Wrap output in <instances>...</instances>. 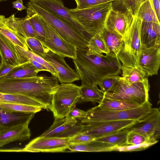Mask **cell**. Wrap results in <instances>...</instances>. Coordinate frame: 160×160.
Returning <instances> with one entry per match:
<instances>
[{"label": "cell", "instance_id": "6da1fadb", "mask_svg": "<svg viewBox=\"0 0 160 160\" xmlns=\"http://www.w3.org/2000/svg\"><path fill=\"white\" fill-rule=\"evenodd\" d=\"M58 81L55 76L40 75L28 78H0V92L31 97L52 111L53 94Z\"/></svg>", "mask_w": 160, "mask_h": 160}, {"label": "cell", "instance_id": "7a4b0ae2", "mask_svg": "<svg viewBox=\"0 0 160 160\" xmlns=\"http://www.w3.org/2000/svg\"><path fill=\"white\" fill-rule=\"evenodd\" d=\"M73 62L81 85H97L104 77L122 73V64L118 58L92 53L87 48H77L76 57Z\"/></svg>", "mask_w": 160, "mask_h": 160}, {"label": "cell", "instance_id": "3957f363", "mask_svg": "<svg viewBox=\"0 0 160 160\" xmlns=\"http://www.w3.org/2000/svg\"><path fill=\"white\" fill-rule=\"evenodd\" d=\"M154 109L149 101L138 107L122 110L104 109L97 106L87 111L86 117L79 121L82 124L126 120L139 121L149 115Z\"/></svg>", "mask_w": 160, "mask_h": 160}, {"label": "cell", "instance_id": "277c9868", "mask_svg": "<svg viewBox=\"0 0 160 160\" xmlns=\"http://www.w3.org/2000/svg\"><path fill=\"white\" fill-rule=\"evenodd\" d=\"M112 2L93 5L83 9H68L71 16L92 38L102 32L107 17L113 8Z\"/></svg>", "mask_w": 160, "mask_h": 160}, {"label": "cell", "instance_id": "5b68a950", "mask_svg": "<svg viewBox=\"0 0 160 160\" xmlns=\"http://www.w3.org/2000/svg\"><path fill=\"white\" fill-rule=\"evenodd\" d=\"M40 16L60 36L77 49L87 48L90 39L87 35L37 5L29 1L27 4Z\"/></svg>", "mask_w": 160, "mask_h": 160}, {"label": "cell", "instance_id": "8992f818", "mask_svg": "<svg viewBox=\"0 0 160 160\" xmlns=\"http://www.w3.org/2000/svg\"><path fill=\"white\" fill-rule=\"evenodd\" d=\"M150 87L148 78L142 82L130 83L121 76L115 86L104 94L103 98L141 106L149 101Z\"/></svg>", "mask_w": 160, "mask_h": 160}, {"label": "cell", "instance_id": "52a82bcc", "mask_svg": "<svg viewBox=\"0 0 160 160\" xmlns=\"http://www.w3.org/2000/svg\"><path fill=\"white\" fill-rule=\"evenodd\" d=\"M141 23L140 19L135 17L123 38V47L118 54L117 58L124 66L137 68L138 59L142 50L140 39Z\"/></svg>", "mask_w": 160, "mask_h": 160}, {"label": "cell", "instance_id": "ba28073f", "mask_svg": "<svg viewBox=\"0 0 160 160\" xmlns=\"http://www.w3.org/2000/svg\"><path fill=\"white\" fill-rule=\"evenodd\" d=\"M80 86L72 83H61L53 94L52 110L54 118L66 117L80 99Z\"/></svg>", "mask_w": 160, "mask_h": 160}, {"label": "cell", "instance_id": "9c48e42d", "mask_svg": "<svg viewBox=\"0 0 160 160\" xmlns=\"http://www.w3.org/2000/svg\"><path fill=\"white\" fill-rule=\"evenodd\" d=\"M70 138L40 136L30 141L23 148L10 149L9 151L32 152H64L68 148Z\"/></svg>", "mask_w": 160, "mask_h": 160}, {"label": "cell", "instance_id": "30bf717a", "mask_svg": "<svg viewBox=\"0 0 160 160\" xmlns=\"http://www.w3.org/2000/svg\"><path fill=\"white\" fill-rule=\"evenodd\" d=\"M39 16L46 33L45 38L42 42L44 46L52 52L64 58L75 59L76 57V47L64 40Z\"/></svg>", "mask_w": 160, "mask_h": 160}, {"label": "cell", "instance_id": "8fae6325", "mask_svg": "<svg viewBox=\"0 0 160 160\" xmlns=\"http://www.w3.org/2000/svg\"><path fill=\"white\" fill-rule=\"evenodd\" d=\"M128 132L138 133L157 142L160 137V111L159 108H154L152 112L142 120L137 121L131 126L124 128Z\"/></svg>", "mask_w": 160, "mask_h": 160}, {"label": "cell", "instance_id": "7c38bea8", "mask_svg": "<svg viewBox=\"0 0 160 160\" xmlns=\"http://www.w3.org/2000/svg\"><path fill=\"white\" fill-rule=\"evenodd\" d=\"M84 129V125L76 119L66 117L55 118L52 125L40 136L71 138L81 132Z\"/></svg>", "mask_w": 160, "mask_h": 160}, {"label": "cell", "instance_id": "4fadbf2b", "mask_svg": "<svg viewBox=\"0 0 160 160\" xmlns=\"http://www.w3.org/2000/svg\"><path fill=\"white\" fill-rule=\"evenodd\" d=\"M49 13L75 28L91 38L82 26L70 14L68 8L65 7L62 0H29Z\"/></svg>", "mask_w": 160, "mask_h": 160}, {"label": "cell", "instance_id": "5bb4252c", "mask_svg": "<svg viewBox=\"0 0 160 160\" xmlns=\"http://www.w3.org/2000/svg\"><path fill=\"white\" fill-rule=\"evenodd\" d=\"M42 58L54 69L57 73V78L60 83H72L80 80L77 72L67 63L64 57L45 47L44 54Z\"/></svg>", "mask_w": 160, "mask_h": 160}, {"label": "cell", "instance_id": "9a60e30c", "mask_svg": "<svg viewBox=\"0 0 160 160\" xmlns=\"http://www.w3.org/2000/svg\"><path fill=\"white\" fill-rule=\"evenodd\" d=\"M136 121L126 120L83 124L84 129L81 132L96 139L117 132L131 126Z\"/></svg>", "mask_w": 160, "mask_h": 160}, {"label": "cell", "instance_id": "2e32d148", "mask_svg": "<svg viewBox=\"0 0 160 160\" xmlns=\"http://www.w3.org/2000/svg\"><path fill=\"white\" fill-rule=\"evenodd\" d=\"M134 17L129 10L121 11L112 8L107 17L105 28L109 31L117 32L123 39Z\"/></svg>", "mask_w": 160, "mask_h": 160}, {"label": "cell", "instance_id": "e0dca14e", "mask_svg": "<svg viewBox=\"0 0 160 160\" xmlns=\"http://www.w3.org/2000/svg\"><path fill=\"white\" fill-rule=\"evenodd\" d=\"M160 65V48H142L137 68L146 77L157 75Z\"/></svg>", "mask_w": 160, "mask_h": 160}, {"label": "cell", "instance_id": "ac0fdd59", "mask_svg": "<svg viewBox=\"0 0 160 160\" xmlns=\"http://www.w3.org/2000/svg\"><path fill=\"white\" fill-rule=\"evenodd\" d=\"M0 57L1 62L17 66L29 61L28 58L20 54L15 45L0 33Z\"/></svg>", "mask_w": 160, "mask_h": 160}, {"label": "cell", "instance_id": "d6986e66", "mask_svg": "<svg viewBox=\"0 0 160 160\" xmlns=\"http://www.w3.org/2000/svg\"><path fill=\"white\" fill-rule=\"evenodd\" d=\"M31 120L0 130V148L13 142L29 139L31 132L29 124Z\"/></svg>", "mask_w": 160, "mask_h": 160}, {"label": "cell", "instance_id": "ffe728a7", "mask_svg": "<svg viewBox=\"0 0 160 160\" xmlns=\"http://www.w3.org/2000/svg\"><path fill=\"white\" fill-rule=\"evenodd\" d=\"M140 39L142 48H160V23L142 21Z\"/></svg>", "mask_w": 160, "mask_h": 160}, {"label": "cell", "instance_id": "44dd1931", "mask_svg": "<svg viewBox=\"0 0 160 160\" xmlns=\"http://www.w3.org/2000/svg\"><path fill=\"white\" fill-rule=\"evenodd\" d=\"M34 114L8 112L0 107V130L24 123L29 120H32Z\"/></svg>", "mask_w": 160, "mask_h": 160}, {"label": "cell", "instance_id": "7402d4cb", "mask_svg": "<svg viewBox=\"0 0 160 160\" xmlns=\"http://www.w3.org/2000/svg\"><path fill=\"white\" fill-rule=\"evenodd\" d=\"M0 33L8 38L15 45L26 49H29L26 38L15 30L8 18L0 14Z\"/></svg>", "mask_w": 160, "mask_h": 160}, {"label": "cell", "instance_id": "603a6c76", "mask_svg": "<svg viewBox=\"0 0 160 160\" xmlns=\"http://www.w3.org/2000/svg\"><path fill=\"white\" fill-rule=\"evenodd\" d=\"M100 34L109 51L107 55L113 58H117L118 54L123 47L122 37L117 32L109 31L105 28Z\"/></svg>", "mask_w": 160, "mask_h": 160}, {"label": "cell", "instance_id": "cb8c5ba5", "mask_svg": "<svg viewBox=\"0 0 160 160\" xmlns=\"http://www.w3.org/2000/svg\"><path fill=\"white\" fill-rule=\"evenodd\" d=\"M114 146L95 140L80 144H69V152H107L112 151Z\"/></svg>", "mask_w": 160, "mask_h": 160}, {"label": "cell", "instance_id": "d4e9b609", "mask_svg": "<svg viewBox=\"0 0 160 160\" xmlns=\"http://www.w3.org/2000/svg\"><path fill=\"white\" fill-rule=\"evenodd\" d=\"M15 30L25 38L29 37L36 38V35L30 22L28 17L24 18H16L14 14L8 18Z\"/></svg>", "mask_w": 160, "mask_h": 160}, {"label": "cell", "instance_id": "484cf974", "mask_svg": "<svg viewBox=\"0 0 160 160\" xmlns=\"http://www.w3.org/2000/svg\"><path fill=\"white\" fill-rule=\"evenodd\" d=\"M97 85L80 86V97L78 103L91 102L95 103L101 101L103 98L104 94Z\"/></svg>", "mask_w": 160, "mask_h": 160}, {"label": "cell", "instance_id": "4316f807", "mask_svg": "<svg viewBox=\"0 0 160 160\" xmlns=\"http://www.w3.org/2000/svg\"><path fill=\"white\" fill-rule=\"evenodd\" d=\"M2 103L25 104L46 109L44 106L32 98L23 95L0 92V103Z\"/></svg>", "mask_w": 160, "mask_h": 160}, {"label": "cell", "instance_id": "83f0119b", "mask_svg": "<svg viewBox=\"0 0 160 160\" xmlns=\"http://www.w3.org/2000/svg\"><path fill=\"white\" fill-rule=\"evenodd\" d=\"M39 72L29 61L14 69L3 78L32 77L37 76L38 73Z\"/></svg>", "mask_w": 160, "mask_h": 160}, {"label": "cell", "instance_id": "f1b7e54d", "mask_svg": "<svg viewBox=\"0 0 160 160\" xmlns=\"http://www.w3.org/2000/svg\"><path fill=\"white\" fill-rule=\"evenodd\" d=\"M98 103V106L99 108L112 110H125L140 106L133 103L105 98H103Z\"/></svg>", "mask_w": 160, "mask_h": 160}, {"label": "cell", "instance_id": "f546056e", "mask_svg": "<svg viewBox=\"0 0 160 160\" xmlns=\"http://www.w3.org/2000/svg\"><path fill=\"white\" fill-rule=\"evenodd\" d=\"M0 107L7 112L26 114H35L42 109L39 107L27 104L8 103H0Z\"/></svg>", "mask_w": 160, "mask_h": 160}, {"label": "cell", "instance_id": "4dcf8cb0", "mask_svg": "<svg viewBox=\"0 0 160 160\" xmlns=\"http://www.w3.org/2000/svg\"><path fill=\"white\" fill-rule=\"evenodd\" d=\"M27 15L36 35V38L41 42L45 39L46 33L44 28L41 23L39 15L31 8H26Z\"/></svg>", "mask_w": 160, "mask_h": 160}, {"label": "cell", "instance_id": "1f68e13d", "mask_svg": "<svg viewBox=\"0 0 160 160\" xmlns=\"http://www.w3.org/2000/svg\"><path fill=\"white\" fill-rule=\"evenodd\" d=\"M142 21L160 23L152 6L150 0H147L139 7L136 16Z\"/></svg>", "mask_w": 160, "mask_h": 160}, {"label": "cell", "instance_id": "d6a6232c", "mask_svg": "<svg viewBox=\"0 0 160 160\" xmlns=\"http://www.w3.org/2000/svg\"><path fill=\"white\" fill-rule=\"evenodd\" d=\"M122 77L127 82L132 83L144 81L147 77L139 68L121 66Z\"/></svg>", "mask_w": 160, "mask_h": 160}, {"label": "cell", "instance_id": "836d02e7", "mask_svg": "<svg viewBox=\"0 0 160 160\" xmlns=\"http://www.w3.org/2000/svg\"><path fill=\"white\" fill-rule=\"evenodd\" d=\"M87 48L90 52L107 55L109 52L105 42L100 34L92 37L88 42Z\"/></svg>", "mask_w": 160, "mask_h": 160}, {"label": "cell", "instance_id": "e575fe53", "mask_svg": "<svg viewBox=\"0 0 160 160\" xmlns=\"http://www.w3.org/2000/svg\"><path fill=\"white\" fill-rule=\"evenodd\" d=\"M128 132L122 129L114 133L102 137L96 138L95 140L109 143L114 146L126 145L127 136Z\"/></svg>", "mask_w": 160, "mask_h": 160}, {"label": "cell", "instance_id": "d590c367", "mask_svg": "<svg viewBox=\"0 0 160 160\" xmlns=\"http://www.w3.org/2000/svg\"><path fill=\"white\" fill-rule=\"evenodd\" d=\"M15 46L18 52L20 54L28 59H32L42 64L49 70V72L51 73L52 75L58 78V75L56 72L46 60L33 52L29 49H26L18 45H15Z\"/></svg>", "mask_w": 160, "mask_h": 160}, {"label": "cell", "instance_id": "8d00e7d4", "mask_svg": "<svg viewBox=\"0 0 160 160\" xmlns=\"http://www.w3.org/2000/svg\"><path fill=\"white\" fill-rule=\"evenodd\" d=\"M119 75L107 76L102 78L97 85L104 94L110 91L116 84L120 77Z\"/></svg>", "mask_w": 160, "mask_h": 160}, {"label": "cell", "instance_id": "74e56055", "mask_svg": "<svg viewBox=\"0 0 160 160\" xmlns=\"http://www.w3.org/2000/svg\"><path fill=\"white\" fill-rule=\"evenodd\" d=\"M156 143L153 142H147L144 143L135 145H126L123 146L113 147L112 151L118 152H132L144 150Z\"/></svg>", "mask_w": 160, "mask_h": 160}, {"label": "cell", "instance_id": "f35d334b", "mask_svg": "<svg viewBox=\"0 0 160 160\" xmlns=\"http://www.w3.org/2000/svg\"><path fill=\"white\" fill-rule=\"evenodd\" d=\"M26 42L29 49L32 52L42 58L45 52V47L42 42L34 37L26 38Z\"/></svg>", "mask_w": 160, "mask_h": 160}, {"label": "cell", "instance_id": "ab89813d", "mask_svg": "<svg viewBox=\"0 0 160 160\" xmlns=\"http://www.w3.org/2000/svg\"><path fill=\"white\" fill-rule=\"evenodd\" d=\"M147 142H154L144 136L132 131L128 132L127 136V145H135Z\"/></svg>", "mask_w": 160, "mask_h": 160}, {"label": "cell", "instance_id": "60d3db41", "mask_svg": "<svg viewBox=\"0 0 160 160\" xmlns=\"http://www.w3.org/2000/svg\"><path fill=\"white\" fill-rule=\"evenodd\" d=\"M147 0H122V5L126 10L131 11L135 17L138 9L144 2Z\"/></svg>", "mask_w": 160, "mask_h": 160}, {"label": "cell", "instance_id": "b9f144b4", "mask_svg": "<svg viewBox=\"0 0 160 160\" xmlns=\"http://www.w3.org/2000/svg\"><path fill=\"white\" fill-rule=\"evenodd\" d=\"M77 9H83L90 7L108 2H113L117 0H74Z\"/></svg>", "mask_w": 160, "mask_h": 160}, {"label": "cell", "instance_id": "7bdbcfd3", "mask_svg": "<svg viewBox=\"0 0 160 160\" xmlns=\"http://www.w3.org/2000/svg\"><path fill=\"white\" fill-rule=\"evenodd\" d=\"M94 137L82 132L78 133L70 138V144H80L95 140Z\"/></svg>", "mask_w": 160, "mask_h": 160}, {"label": "cell", "instance_id": "ee69618b", "mask_svg": "<svg viewBox=\"0 0 160 160\" xmlns=\"http://www.w3.org/2000/svg\"><path fill=\"white\" fill-rule=\"evenodd\" d=\"M87 114V111L77 108L75 105L71 108L66 117L80 120L85 118Z\"/></svg>", "mask_w": 160, "mask_h": 160}, {"label": "cell", "instance_id": "f6af8a7d", "mask_svg": "<svg viewBox=\"0 0 160 160\" xmlns=\"http://www.w3.org/2000/svg\"><path fill=\"white\" fill-rule=\"evenodd\" d=\"M23 64L17 66H12L1 62H0V78L5 77L12 70L21 66Z\"/></svg>", "mask_w": 160, "mask_h": 160}, {"label": "cell", "instance_id": "bcb514c9", "mask_svg": "<svg viewBox=\"0 0 160 160\" xmlns=\"http://www.w3.org/2000/svg\"><path fill=\"white\" fill-rule=\"evenodd\" d=\"M152 6L154 10L157 17L160 21V0H150Z\"/></svg>", "mask_w": 160, "mask_h": 160}, {"label": "cell", "instance_id": "7dc6e473", "mask_svg": "<svg viewBox=\"0 0 160 160\" xmlns=\"http://www.w3.org/2000/svg\"><path fill=\"white\" fill-rule=\"evenodd\" d=\"M12 4L13 8L19 11H22L27 8V7L24 5L22 0H16L13 2Z\"/></svg>", "mask_w": 160, "mask_h": 160}, {"label": "cell", "instance_id": "c3c4849f", "mask_svg": "<svg viewBox=\"0 0 160 160\" xmlns=\"http://www.w3.org/2000/svg\"><path fill=\"white\" fill-rule=\"evenodd\" d=\"M28 59L32 65L40 72L45 71L49 72L48 69L40 63L32 59Z\"/></svg>", "mask_w": 160, "mask_h": 160}, {"label": "cell", "instance_id": "681fc988", "mask_svg": "<svg viewBox=\"0 0 160 160\" xmlns=\"http://www.w3.org/2000/svg\"><path fill=\"white\" fill-rule=\"evenodd\" d=\"M8 0H0V2H2V1H7Z\"/></svg>", "mask_w": 160, "mask_h": 160}, {"label": "cell", "instance_id": "f907efd6", "mask_svg": "<svg viewBox=\"0 0 160 160\" xmlns=\"http://www.w3.org/2000/svg\"><path fill=\"white\" fill-rule=\"evenodd\" d=\"M0 60H1V58H0Z\"/></svg>", "mask_w": 160, "mask_h": 160}, {"label": "cell", "instance_id": "816d5d0a", "mask_svg": "<svg viewBox=\"0 0 160 160\" xmlns=\"http://www.w3.org/2000/svg\"><path fill=\"white\" fill-rule=\"evenodd\" d=\"M122 0H117V1H121Z\"/></svg>", "mask_w": 160, "mask_h": 160}, {"label": "cell", "instance_id": "f5cc1de1", "mask_svg": "<svg viewBox=\"0 0 160 160\" xmlns=\"http://www.w3.org/2000/svg\"></svg>", "mask_w": 160, "mask_h": 160}]
</instances>
